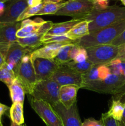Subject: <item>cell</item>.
<instances>
[{
  "label": "cell",
  "mask_w": 125,
  "mask_h": 126,
  "mask_svg": "<svg viewBox=\"0 0 125 126\" xmlns=\"http://www.w3.org/2000/svg\"><path fill=\"white\" fill-rule=\"evenodd\" d=\"M84 20L89 22L91 33L125 20V7L112 6L104 9H94Z\"/></svg>",
  "instance_id": "7a4b0ae2"
},
{
  "label": "cell",
  "mask_w": 125,
  "mask_h": 126,
  "mask_svg": "<svg viewBox=\"0 0 125 126\" xmlns=\"http://www.w3.org/2000/svg\"><path fill=\"white\" fill-rule=\"evenodd\" d=\"M125 108V102L120 100L113 99L110 109L107 112V114L115 120L121 122Z\"/></svg>",
  "instance_id": "cb8c5ba5"
},
{
  "label": "cell",
  "mask_w": 125,
  "mask_h": 126,
  "mask_svg": "<svg viewBox=\"0 0 125 126\" xmlns=\"http://www.w3.org/2000/svg\"><path fill=\"white\" fill-rule=\"evenodd\" d=\"M34 50L20 45L17 41L12 43L9 47L6 53V63L9 68L17 74L18 66L25 55L31 54Z\"/></svg>",
  "instance_id": "30bf717a"
},
{
  "label": "cell",
  "mask_w": 125,
  "mask_h": 126,
  "mask_svg": "<svg viewBox=\"0 0 125 126\" xmlns=\"http://www.w3.org/2000/svg\"><path fill=\"white\" fill-rule=\"evenodd\" d=\"M43 6V2L39 6H35V7H28L23 12L22 14L18 17L17 22H20L23 20L27 19L32 16H36L38 12L40 11Z\"/></svg>",
  "instance_id": "4dcf8cb0"
},
{
  "label": "cell",
  "mask_w": 125,
  "mask_h": 126,
  "mask_svg": "<svg viewBox=\"0 0 125 126\" xmlns=\"http://www.w3.org/2000/svg\"><path fill=\"white\" fill-rule=\"evenodd\" d=\"M116 59L125 62V44L118 46V53Z\"/></svg>",
  "instance_id": "74e56055"
},
{
  "label": "cell",
  "mask_w": 125,
  "mask_h": 126,
  "mask_svg": "<svg viewBox=\"0 0 125 126\" xmlns=\"http://www.w3.org/2000/svg\"><path fill=\"white\" fill-rule=\"evenodd\" d=\"M0 126H3L2 125H1V124H0Z\"/></svg>",
  "instance_id": "f907efd6"
},
{
  "label": "cell",
  "mask_w": 125,
  "mask_h": 126,
  "mask_svg": "<svg viewBox=\"0 0 125 126\" xmlns=\"http://www.w3.org/2000/svg\"><path fill=\"white\" fill-rule=\"evenodd\" d=\"M125 30V20L110 26L91 32L87 35L74 41L80 47L87 48L103 44H110Z\"/></svg>",
  "instance_id": "6da1fadb"
},
{
  "label": "cell",
  "mask_w": 125,
  "mask_h": 126,
  "mask_svg": "<svg viewBox=\"0 0 125 126\" xmlns=\"http://www.w3.org/2000/svg\"><path fill=\"white\" fill-rule=\"evenodd\" d=\"M78 86L74 85H67L60 87L59 97L60 102L66 108H70L77 102V95Z\"/></svg>",
  "instance_id": "ac0fdd59"
},
{
  "label": "cell",
  "mask_w": 125,
  "mask_h": 126,
  "mask_svg": "<svg viewBox=\"0 0 125 126\" xmlns=\"http://www.w3.org/2000/svg\"><path fill=\"white\" fill-rule=\"evenodd\" d=\"M28 98L31 107L47 126H63L60 117L49 103L31 95H28Z\"/></svg>",
  "instance_id": "277c9868"
},
{
  "label": "cell",
  "mask_w": 125,
  "mask_h": 126,
  "mask_svg": "<svg viewBox=\"0 0 125 126\" xmlns=\"http://www.w3.org/2000/svg\"><path fill=\"white\" fill-rule=\"evenodd\" d=\"M120 1H121V2H122L123 4L125 6V0H120Z\"/></svg>",
  "instance_id": "c3c4849f"
},
{
  "label": "cell",
  "mask_w": 125,
  "mask_h": 126,
  "mask_svg": "<svg viewBox=\"0 0 125 126\" xmlns=\"http://www.w3.org/2000/svg\"><path fill=\"white\" fill-rule=\"evenodd\" d=\"M32 59L35 71L37 82L51 78L58 68V65L53 59L36 57Z\"/></svg>",
  "instance_id": "4fadbf2b"
},
{
  "label": "cell",
  "mask_w": 125,
  "mask_h": 126,
  "mask_svg": "<svg viewBox=\"0 0 125 126\" xmlns=\"http://www.w3.org/2000/svg\"><path fill=\"white\" fill-rule=\"evenodd\" d=\"M66 1H62L58 3L54 2H43V6L41 9L38 12L36 16L41 15H55L61 7H63Z\"/></svg>",
  "instance_id": "484cf974"
},
{
  "label": "cell",
  "mask_w": 125,
  "mask_h": 126,
  "mask_svg": "<svg viewBox=\"0 0 125 126\" xmlns=\"http://www.w3.org/2000/svg\"><path fill=\"white\" fill-rule=\"evenodd\" d=\"M11 126H22V125H19V124H16V123H13V122H12V123H11Z\"/></svg>",
  "instance_id": "bcb514c9"
},
{
  "label": "cell",
  "mask_w": 125,
  "mask_h": 126,
  "mask_svg": "<svg viewBox=\"0 0 125 126\" xmlns=\"http://www.w3.org/2000/svg\"><path fill=\"white\" fill-rule=\"evenodd\" d=\"M62 1V0H43V2H54V3H58Z\"/></svg>",
  "instance_id": "ee69618b"
},
{
  "label": "cell",
  "mask_w": 125,
  "mask_h": 126,
  "mask_svg": "<svg viewBox=\"0 0 125 126\" xmlns=\"http://www.w3.org/2000/svg\"><path fill=\"white\" fill-rule=\"evenodd\" d=\"M121 124L123 126H125V110H124L123 112V117L122 119H121V122H120Z\"/></svg>",
  "instance_id": "f6af8a7d"
},
{
  "label": "cell",
  "mask_w": 125,
  "mask_h": 126,
  "mask_svg": "<svg viewBox=\"0 0 125 126\" xmlns=\"http://www.w3.org/2000/svg\"><path fill=\"white\" fill-rule=\"evenodd\" d=\"M88 60V55L86 49L83 47H80L79 51L77 53L73 61L77 63H82Z\"/></svg>",
  "instance_id": "d6a6232c"
},
{
  "label": "cell",
  "mask_w": 125,
  "mask_h": 126,
  "mask_svg": "<svg viewBox=\"0 0 125 126\" xmlns=\"http://www.w3.org/2000/svg\"><path fill=\"white\" fill-rule=\"evenodd\" d=\"M10 92L11 100L13 103L15 102H24L25 96L26 92L21 82L16 78L15 79L8 87Z\"/></svg>",
  "instance_id": "44dd1931"
},
{
  "label": "cell",
  "mask_w": 125,
  "mask_h": 126,
  "mask_svg": "<svg viewBox=\"0 0 125 126\" xmlns=\"http://www.w3.org/2000/svg\"><path fill=\"white\" fill-rule=\"evenodd\" d=\"M51 79L60 86L74 85L81 89L83 82L82 75L65 65H58V68L51 77Z\"/></svg>",
  "instance_id": "9c48e42d"
},
{
  "label": "cell",
  "mask_w": 125,
  "mask_h": 126,
  "mask_svg": "<svg viewBox=\"0 0 125 126\" xmlns=\"http://www.w3.org/2000/svg\"><path fill=\"white\" fill-rule=\"evenodd\" d=\"M28 0H9L5 2L4 14L0 17V23H11L17 22L22 12L28 7Z\"/></svg>",
  "instance_id": "8fae6325"
},
{
  "label": "cell",
  "mask_w": 125,
  "mask_h": 126,
  "mask_svg": "<svg viewBox=\"0 0 125 126\" xmlns=\"http://www.w3.org/2000/svg\"><path fill=\"white\" fill-rule=\"evenodd\" d=\"M110 69L111 73L122 75L125 76V62L121 61L118 59H114L106 65Z\"/></svg>",
  "instance_id": "f1b7e54d"
},
{
  "label": "cell",
  "mask_w": 125,
  "mask_h": 126,
  "mask_svg": "<svg viewBox=\"0 0 125 126\" xmlns=\"http://www.w3.org/2000/svg\"><path fill=\"white\" fill-rule=\"evenodd\" d=\"M22 126H26V124H22Z\"/></svg>",
  "instance_id": "681fc988"
},
{
  "label": "cell",
  "mask_w": 125,
  "mask_h": 126,
  "mask_svg": "<svg viewBox=\"0 0 125 126\" xmlns=\"http://www.w3.org/2000/svg\"><path fill=\"white\" fill-rule=\"evenodd\" d=\"M89 33V22L84 20L75 25L66 34V36L70 39L74 41L87 35Z\"/></svg>",
  "instance_id": "ffe728a7"
},
{
  "label": "cell",
  "mask_w": 125,
  "mask_h": 126,
  "mask_svg": "<svg viewBox=\"0 0 125 126\" xmlns=\"http://www.w3.org/2000/svg\"><path fill=\"white\" fill-rule=\"evenodd\" d=\"M20 27V22L5 24L0 23V52L5 58L9 46L17 41L16 34Z\"/></svg>",
  "instance_id": "7c38bea8"
},
{
  "label": "cell",
  "mask_w": 125,
  "mask_h": 126,
  "mask_svg": "<svg viewBox=\"0 0 125 126\" xmlns=\"http://www.w3.org/2000/svg\"><path fill=\"white\" fill-rule=\"evenodd\" d=\"M45 22L41 18H36L34 20L28 18L23 20L21 22V27L16 34L17 38H26L36 34L42 25Z\"/></svg>",
  "instance_id": "9a60e30c"
},
{
  "label": "cell",
  "mask_w": 125,
  "mask_h": 126,
  "mask_svg": "<svg viewBox=\"0 0 125 126\" xmlns=\"http://www.w3.org/2000/svg\"><path fill=\"white\" fill-rule=\"evenodd\" d=\"M5 10V3L0 2V17L4 14Z\"/></svg>",
  "instance_id": "7bdbcfd3"
},
{
  "label": "cell",
  "mask_w": 125,
  "mask_h": 126,
  "mask_svg": "<svg viewBox=\"0 0 125 126\" xmlns=\"http://www.w3.org/2000/svg\"><path fill=\"white\" fill-rule=\"evenodd\" d=\"M16 79V75L14 71L10 69L6 63L0 68V81L4 82L7 87L13 82Z\"/></svg>",
  "instance_id": "4316f807"
},
{
  "label": "cell",
  "mask_w": 125,
  "mask_h": 126,
  "mask_svg": "<svg viewBox=\"0 0 125 126\" xmlns=\"http://www.w3.org/2000/svg\"><path fill=\"white\" fill-rule=\"evenodd\" d=\"M113 99L120 100L125 98V82L115 93L113 94Z\"/></svg>",
  "instance_id": "836d02e7"
},
{
  "label": "cell",
  "mask_w": 125,
  "mask_h": 126,
  "mask_svg": "<svg viewBox=\"0 0 125 126\" xmlns=\"http://www.w3.org/2000/svg\"><path fill=\"white\" fill-rule=\"evenodd\" d=\"M52 107L61 118L63 126H82L77 102L70 108H65L60 102Z\"/></svg>",
  "instance_id": "5bb4252c"
},
{
  "label": "cell",
  "mask_w": 125,
  "mask_h": 126,
  "mask_svg": "<svg viewBox=\"0 0 125 126\" xmlns=\"http://www.w3.org/2000/svg\"><path fill=\"white\" fill-rule=\"evenodd\" d=\"M10 109L9 107H7L6 105H4L2 103H0V124L2 125V117L4 114L6 113V112Z\"/></svg>",
  "instance_id": "ab89813d"
},
{
  "label": "cell",
  "mask_w": 125,
  "mask_h": 126,
  "mask_svg": "<svg viewBox=\"0 0 125 126\" xmlns=\"http://www.w3.org/2000/svg\"><path fill=\"white\" fill-rule=\"evenodd\" d=\"M62 42H71L74 43V41L70 39L68 37L64 35H49L45 34L42 39L43 44H47L52 43H62Z\"/></svg>",
  "instance_id": "f546056e"
},
{
  "label": "cell",
  "mask_w": 125,
  "mask_h": 126,
  "mask_svg": "<svg viewBox=\"0 0 125 126\" xmlns=\"http://www.w3.org/2000/svg\"><path fill=\"white\" fill-rule=\"evenodd\" d=\"M88 60L94 65H107L116 58L118 46L103 44L86 49Z\"/></svg>",
  "instance_id": "52a82bcc"
},
{
  "label": "cell",
  "mask_w": 125,
  "mask_h": 126,
  "mask_svg": "<svg viewBox=\"0 0 125 126\" xmlns=\"http://www.w3.org/2000/svg\"><path fill=\"white\" fill-rule=\"evenodd\" d=\"M69 44H74L71 42L62 43H52L47 44L42 47L34 50L31 54V59L36 57H41L45 59H53L57 55L60 48L63 46Z\"/></svg>",
  "instance_id": "2e32d148"
},
{
  "label": "cell",
  "mask_w": 125,
  "mask_h": 126,
  "mask_svg": "<svg viewBox=\"0 0 125 126\" xmlns=\"http://www.w3.org/2000/svg\"><path fill=\"white\" fill-rule=\"evenodd\" d=\"M63 65H67L71 68L73 69L74 70L83 75L87 73L91 68V67L94 65V64L92 63L88 60H87L86 61L82 63H77L75 62L73 60H71V61L69 62L66 63L65 64H63Z\"/></svg>",
  "instance_id": "83f0119b"
},
{
  "label": "cell",
  "mask_w": 125,
  "mask_h": 126,
  "mask_svg": "<svg viewBox=\"0 0 125 126\" xmlns=\"http://www.w3.org/2000/svg\"><path fill=\"white\" fill-rule=\"evenodd\" d=\"M100 120L102 123L103 126H121L120 122L108 116L107 113L102 114Z\"/></svg>",
  "instance_id": "1f68e13d"
},
{
  "label": "cell",
  "mask_w": 125,
  "mask_h": 126,
  "mask_svg": "<svg viewBox=\"0 0 125 126\" xmlns=\"http://www.w3.org/2000/svg\"><path fill=\"white\" fill-rule=\"evenodd\" d=\"M44 36V34L42 33H36L31 36L23 38H17V42L23 46L34 50L35 49H37L40 46L44 44L42 43Z\"/></svg>",
  "instance_id": "7402d4cb"
},
{
  "label": "cell",
  "mask_w": 125,
  "mask_h": 126,
  "mask_svg": "<svg viewBox=\"0 0 125 126\" xmlns=\"http://www.w3.org/2000/svg\"><path fill=\"white\" fill-rule=\"evenodd\" d=\"M94 8L91 0H69L55 15L70 16L73 17V19L84 20Z\"/></svg>",
  "instance_id": "5b68a950"
},
{
  "label": "cell",
  "mask_w": 125,
  "mask_h": 126,
  "mask_svg": "<svg viewBox=\"0 0 125 126\" xmlns=\"http://www.w3.org/2000/svg\"><path fill=\"white\" fill-rule=\"evenodd\" d=\"M84 20L83 19H72L67 22L54 23L50 30L46 33L49 35H64L66 34L75 25Z\"/></svg>",
  "instance_id": "d6986e66"
},
{
  "label": "cell",
  "mask_w": 125,
  "mask_h": 126,
  "mask_svg": "<svg viewBox=\"0 0 125 126\" xmlns=\"http://www.w3.org/2000/svg\"><path fill=\"white\" fill-rule=\"evenodd\" d=\"M110 73V69L106 65H94L87 73L82 75V86L88 82L105 79Z\"/></svg>",
  "instance_id": "e0dca14e"
},
{
  "label": "cell",
  "mask_w": 125,
  "mask_h": 126,
  "mask_svg": "<svg viewBox=\"0 0 125 126\" xmlns=\"http://www.w3.org/2000/svg\"><path fill=\"white\" fill-rule=\"evenodd\" d=\"M74 44H69L60 48L57 55L53 60L58 65H63L71 61L70 58V51Z\"/></svg>",
  "instance_id": "d4e9b609"
},
{
  "label": "cell",
  "mask_w": 125,
  "mask_h": 126,
  "mask_svg": "<svg viewBox=\"0 0 125 126\" xmlns=\"http://www.w3.org/2000/svg\"><path fill=\"white\" fill-rule=\"evenodd\" d=\"M28 7H35L43 2V0H28Z\"/></svg>",
  "instance_id": "60d3db41"
},
{
  "label": "cell",
  "mask_w": 125,
  "mask_h": 126,
  "mask_svg": "<svg viewBox=\"0 0 125 126\" xmlns=\"http://www.w3.org/2000/svg\"><path fill=\"white\" fill-rule=\"evenodd\" d=\"M61 86L51 79L38 81L31 95L49 103L51 107L60 103L59 92Z\"/></svg>",
  "instance_id": "3957f363"
},
{
  "label": "cell",
  "mask_w": 125,
  "mask_h": 126,
  "mask_svg": "<svg viewBox=\"0 0 125 126\" xmlns=\"http://www.w3.org/2000/svg\"><path fill=\"white\" fill-rule=\"evenodd\" d=\"M82 126H103V124L100 120L97 121L94 118H89L82 123Z\"/></svg>",
  "instance_id": "8d00e7d4"
},
{
  "label": "cell",
  "mask_w": 125,
  "mask_h": 126,
  "mask_svg": "<svg viewBox=\"0 0 125 126\" xmlns=\"http://www.w3.org/2000/svg\"><path fill=\"white\" fill-rule=\"evenodd\" d=\"M121 126H122V125H121Z\"/></svg>",
  "instance_id": "816d5d0a"
},
{
  "label": "cell",
  "mask_w": 125,
  "mask_h": 126,
  "mask_svg": "<svg viewBox=\"0 0 125 126\" xmlns=\"http://www.w3.org/2000/svg\"><path fill=\"white\" fill-rule=\"evenodd\" d=\"M16 78L24 87L26 94H31L37 79L31 54H27L23 57L18 66Z\"/></svg>",
  "instance_id": "8992f818"
},
{
  "label": "cell",
  "mask_w": 125,
  "mask_h": 126,
  "mask_svg": "<svg viewBox=\"0 0 125 126\" xmlns=\"http://www.w3.org/2000/svg\"><path fill=\"white\" fill-rule=\"evenodd\" d=\"M125 44V30L118 36L116 37L113 41L110 44L116 46H120Z\"/></svg>",
  "instance_id": "d590c367"
},
{
  "label": "cell",
  "mask_w": 125,
  "mask_h": 126,
  "mask_svg": "<svg viewBox=\"0 0 125 126\" xmlns=\"http://www.w3.org/2000/svg\"><path fill=\"white\" fill-rule=\"evenodd\" d=\"M8 1H9V0H0V2H4V3H5V2H7Z\"/></svg>",
  "instance_id": "7dc6e473"
},
{
  "label": "cell",
  "mask_w": 125,
  "mask_h": 126,
  "mask_svg": "<svg viewBox=\"0 0 125 126\" xmlns=\"http://www.w3.org/2000/svg\"><path fill=\"white\" fill-rule=\"evenodd\" d=\"M125 82V76L110 73L104 80L88 82L83 85L81 89H85L98 93L113 94Z\"/></svg>",
  "instance_id": "ba28073f"
},
{
  "label": "cell",
  "mask_w": 125,
  "mask_h": 126,
  "mask_svg": "<svg viewBox=\"0 0 125 126\" xmlns=\"http://www.w3.org/2000/svg\"><path fill=\"white\" fill-rule=\"evenodd\" d=\"M9 116L12 122L19 125L24 124L23 103L21 102H15L12 103L9 109Z\"/></svg>",
  "instance_id": "603a6c76"
},
{
  "label": "cell",
  "mask_w": 125,
  "mask_h": 126,
  "mask_svg": "<svg viewBox=\"0 0 125 126\" xmlns=\"http://www.w3.org/2000/svg\"><path fill=\"white\" fill-rule=\"evenodd\" d=\"M80 49V47H79L78 46L76 45L75 44H73L71 49V51H70V58H71V60H73L74 59L77 53L79 51Z\"/></svg>",
  "instance_id": "f35d334b"
},
{
  "label": "cell",
  "mask_w": 125,
  "mask_h": 126,
  "mask_svg": "<svg viewBox=\"0 0 125 126\" xmlns=\"http://www.w3.org/2000/svg\"><path fill=\"white\" fill-rule=\"evenodd\" d=\"M6 64V60H5V57L3 54L0 52V68Z\"/></svg>",
  "instance_id": "b9f144b4"
},
{
  "label": "cell",
  "mask_w": 125,
  "mask_h": 126,
  "mask_svg": "<svg viewBox=\"0 0 125 126\" xmlns=\"http://www.w3.org/2000/svg\"><path fill=\"white\" fill-rule=\"evenodd\" d=\"M94 5V9H104L108 7L109 0H91Z\"/></svg>",
  "instance_id": "e575fe53"
}]
</instances>
